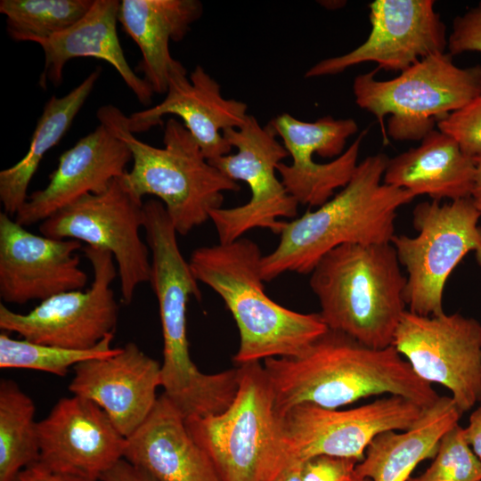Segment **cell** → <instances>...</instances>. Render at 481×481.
<instances>
[{
  "instance_id": "5b68a950",
  "label": "cell",
  "mask_w": 481,
  "mask_h": 481,
  "mask_svg": "<svg viewBox=\"0 0 481 481\" xmlns=\"http://www.w3.org/2000/svg\"><path fill=\"white\" fill-rule=\"evenodd\" d=\"M101 123L109 126L132 153L133 166L120 178L128 191L143 200L159 198L178 234L186 235L210 219L222 208L224 192H239L240 185L214 167L200 146L175 118L165 124L163 147H155L135 136L127 117L107 104L97 111Z\"/></svg>"
},
{
  "instance_id": "30bf717a",
  "label": "cell",
  "mask_w": 481,
  "mask_h": 481,
  "mask_svg": "<svg viewBox=\"0 0 481 481\" xmlns=\"http://www.w3.org/2000/svg\"><path fill=\"white\" fill-rule=\"evenodd\" d=\"M223 134L237 151L209 162L230 179L246 183L251 195L243 205L211 211L219 242H232L254 228L280 234L285 223L280 218L294 219L299 205L276 175L277 166L289 156L287 150L273 131L261 126L252 115L240 127Z\"/></svg>"
},
{
  "instance_id": "74e56055",
  "label": "cell",
  "mask_w": 481,
  "mask_h": 481,
  "mask_svg": "<svg viewBox=\"0 0 481 481\" xmlns=\"http://www.w3.org/2000/svg\"><path fill=\"white\" fill-rule=\"evenodd\" d=\"M473 159L475 162V174L469 197L479 212L481 220V153L477 154Z\"/></svg>"
},
{
  "instance_id": "7a4b0ae2",
  "label": "cell",
  "mask_w": 481,
  "mask_h": 481,
  "mask_svg": "<svg viewBox=\"0 0 481 481\" xmlns=\"http://www.w3.org/2000/svg\"><path fill=\"white\" fill-rule=\"evenodd\" d=\"M388 159L384 153L366 157L339 192L285 222L278 245L263 256L265 281L288 272L308 274L324 255L344 244L389 243L398 209L415 196L383 182Z\"/></svg>"
},
{
  "instance_id": "52a82bcc",
  "label": "cell",
  "mask_w": 481,
  "mask_h": 481,
  "mask_svg": "<svg viewBox=\"0 0 481 481\" xmlns=\"http://www.w3.org/2000/svg\"><path fill=\"white\" fill-rule=\"evenodd\" d=\"M143 230L151 258L150 283L156 295L163 335L160 387L178 407L186 409L208 401L216 391L215 374L201 372L192 362L186 331V306L201 293L189 261L182 255L178 234L163 203H143Z\"/></svg>"
},
{
  "instance_id": "d6986e66",
  "label": "cell",
  "mask_w": 481,
  "mask_h": 481,
  "mask_svg": "<svg viewBox=\"0 0 481 481\" xmlns=\"http://www.w3.org/2000/svg\"><path fill=\"white\" fill-rule=\"evenodd\" d=\"M166 94L157 105L127 117L133 134L148 131L161 125L164 116L175 115L208 161L231 153L232 146L223 133L244 124L249 116L245 102L224 98L220 85L200 65L188 77L180 61L169 73Z\"/></svg>"
},
{
  "instance_id": "7402d4cb",
  "label": "cell",
  "mask_w": 481,
  "mask_h": 481,
  "mask_svg": "<svg viewBox=\"0 0 481 481\" xmlns=\"http://www.w3.org/2000/svg\"><path fill=\"white\" fill-rule=\"evenodd\" d=\"M123 459L158 481H221L185 419L162 394L141 426L126 438Z\"/></svg>"
},
{
  "instance_id": "ba28073f",
  "label": "cell",
  "mask_w": 481,
  "mask_h": 481,
  "mask_svg": "<svg viewBox=\"0 0 481 481\" xmlns=\"http://www.w3.org/2000/svg\"><path fill=\"white\" fill-rule=\"evenodd\" d=\"M452 55L425 57L389 80H378L379 69L356 76L355 103L380 122L387 115V132L396 141H421L438 121L464 107L481 94V65L453 63Z\"/></svg>"
},
{
  "instance_id": "4fadbf2b",
  "label": "cell",
  "mask_w": 481,
  "mask_h": 481,
  "mask_svg": "<svg viewBox=\"0 0 481 481\" xmlns=\"http://www.w3.org/2000/svg\"><path fill=\"white\" fill-rule=\"evenodd\" d=\"M392 346L420 379L447 388L462 414L481 403V330L474 318L406 309Z\"/></svg>"
},
{
  "instance_id": "cb8c5ba5",
  "label": "cell",
  "mask_w": 481,
  "mask_h": 481,
  "mask_svg": "<svg viewBox=\"0 0 481 481\" xmlns=\"http://www.w3.org/2000/svg\"><path fill=\"white\" fill-rule=\"evenodd\" d=\"M202 11L197 0L120 1L118 20L138 45L142 61L136 69L154 93L167 94L169 73L179 62L169 42L183 40Z\"/></svg>"
},
{
  "instance_id": "8d00e7d4",
  "label": "cell",
  "mask_w": 481,
  "mask_h": 481,
  "mask_svg": "<svg viewBox=\"0 0 481 481\" xmlns=\"http://www.w3.org/2000/svg\"><path fill=\"white\" fill-rule=\"evenodd\" d=\"M464 434L476 456L481 461V408L478 406L469 416Z\"/></svg>"
},
{
  "instance_id": "836d02e7",
  "label": "cell",
  "mask_w": 481,
  "mask_h": 481,
  "mask_svg": "<svg viewBox=\"0 0 481 481\" xmlns=\"http://www.w3.org/2000/svg\"><path fill=\"white\" fill-rule=\"evenodd\" d=\"M447 48L452 56L466 52L481 53V2L453 19Z\"/></svg>"
},
{
  "instance_id": "5bb4252c",
  "label": "cell",
  "mask_w": 481,
  "mask_h": 481,
  "mask_svg": "<svg viewBox=\"0 0 481 481\" xmlns=\"http://www.w3.org/2000/svg\"><path fill=\"white\" fill-rule=\"evenodd\" d=\"M279 136L291 158L281 162L277 173L287 192L301 205L319 207L345 187L357 165L363 131L345 150L346 140L357 133L353 118L324 116L314 122L282 113L267 125Z\"/></svg>"
},
{
  "instance_id": "d590c367",
  "label": "cell",
  "mask_w": 481,
  "mask_h": 481,
  "mask_svg": "<svg viewBox=\"0 0 481 481\" xmlns=\"http://www.w3.org/2000/svg\"><path fill=\"white\" fill-rule=\"evenodd\" d=\"M101 481H158L149 472L125 459L118 461L100 478Z\"/></svg>"
},
{
  "instance_id": "8992f818",
  "label": "cell",
  "mask_w": 481,
  "mask_h": 481,
  "mask_svg": "<svg viewBox=\"0 0 481 481\" xmlns=\"http://www.w3.org/2000/svg\"><path fill=\"white\" fill-rule=\"evenodd\" d=\"M239 387L221 413L185 419L221 481H273L294 459L260 362L238 366Z\"/></svg>"
},
{
  "instance_id": "484cf974",
  "label": "cell",
  "mask_w": 481,
  "mask_h": 481,
  "mask_svg": "<svg viewBox=\"0 0 481 481\" xmlns=\"http://www.w3.org/2000/svg\"><path fill=\"white\" fill-rule=\"evenodd\" d=\"M461 415L451 396H439L409 428L379 434L357 463V477L371 481H408L418 464L435 456L441 438L459 423Z\"/></svg>"
},
{
  "instance_id": "9c48e42d",
  "label": "cell",
  "mask_w": 481,
  "mask_h": 481,
  "mask_svg": "<svg viewBox=\"0 0 481 481\" xmlns=\"http://www.w3.org/2000/svg\"><path fill=\"white\" fill-rule=\"evenodd\" d=\"M480 214L470 197L415 206L417 234L395 235L393 245L406 270L404 299L410 312L425 316L443 314L444 285L463 257L474 252L481 265Z\"/></svg>"
},
{
  "instance_id": "3957f363",
  "label": "cell",
  "mask_w": 481,
  "mask_h": 481,
  "mask_svg": "<svg viewBox=\"0 0 481 481\" xmlns=\"http://www.w3.org/2000/svg\"><path fill=\"white\" fill-rule=\"evenodd\" d=\"M263 256L256 242L241 237L197 248L189 260L196 280L223 299L236 322L238 365L298 355L328 330L319 313L288 309L266 295Z\"/></svg>"
},
{
  "instance_id": "277c9868",
  "label": "cell",
  "mask_w": 481,
  "mask_h": 481,
  "mask_svg": "<svg viewBox=\"0 0 481 481\" xmlns=\"http://www.w3.org/2000/svg\"><path fill=\"white\" fill-rule=\"evenodd\" d=\"M309 274L328 329L373 348L392 346L406 310V275L390 242L341 245Z\"/></svg>"
},
{
  "instance_id": "4316f807",
  "label": "cell",
  "mask_w": 481,
  "mask_h": 481,
  "mask_svg": "<svg viewBox=\"0 0 481 481\" xmlns=\"http://www.w3.org/2000/svg\"><path fill=\"white\" fill-rule=\"evenodd\" d=\"M96 69L67 94L52 95L45 102L33 132L29 150L15 165L0 172V200L4 212L14 216L28 199L27 191L39 164L67 133L96 84Z\"/></svg>"
},
{
  "instance_id": "e575fe53",
  "label": "cell",
  "mask_w": 481,
  "mask_h": 481,
  "mask_svg": "<svg viewBox=\"0 0 481 481\" xmlns=\"http://www.w3.org/2000/svg\"><path fill=\"white\" fill-rule=\"evenodd\" d=\"M13 481H98L83 476L52 470L39 461L22 469Z\"/></svg>"
},
{
  "instance_id": "d6a6232c",
  "label": "cell",
  "mask_w": 481,
  "mask_h": 481,
  "mask_svg": "<svg viewBox=\"0 0 481 481\" xmlns=\"http://www.w3.org/2000/svg\"><path fill=\"white\" fill-rule=\"evenodd\" d=\"M356 459L318 455L302 462L303 481H358Z\"/></svg>"
},
{
  "instance_id": "44dd1931",
  "label": "cell",
  "mask_w": 481,
  "mask_h": 481,
  "mask_svg": "<svg viewBox=\"0 0 481 481\" xmlns=\"http://www.w3.org/2000/svg\"><path fill=\"white\" fill-rule=\"evenodd\" d=\"M131 160L126 143L100 122L93 132L61 155L48 184L28 197L14 220L24 227L42 223L81 197L105 191L127 171Z\"/></svg>"
},
{
  "instance_id": "f1b7e54d",
  "label": "cell",
  "mask_w": 481,
  "mask_h": 481,
  "mask_svg": "<svg viewBox=\"0 0 481 481\" xmlns=\"http://www.w3.org/2000/svg\"><path fill=\"white\" fill-rule=\"evenodd\" d=\"M94 0H1L9 36L16 41L36 42L59 34L75 24Z\"/></svg>"
},
{
  "instance_id": "83f0119b",
  "label": "cell",
  "mask_w": 481,
  "mask_h": 481,
  "mask_svg": "<svg viewBox=\"0 0 481 481\" xmlns=\"http://www.w3.org/2000/svg\"><path fill=\"white\" fill-rule=\"evenodd\" d=\"M33 400L12 379L0 382V481H13L39 461Z\"/></svg>"
},
{
  "instance_id": "b9f144b4",
  "label": "cell",
  "mask_w": 481,
  "mask_h": 481,
  "mask_svg": "<svg viewBox=\"0 0 481 481\" xmlns=\"http://www.w3.org/2000/svg\"><path fill=\"white\" fill-rule=\"evenodd\" d=\"M479 407L481 408V403L479 404Z\"/></svg>"
},
{
  "instance_id": "60d3db41",
  "label": "cell",
  "mask_w": 481,
  "mask_h": 481,
  "mask_svg": "<svg viewBox=\"0 0 481 481\" xmlns=\"http://www.w3.org/2000/svg\"><path fill=\"white\" fill-rule=\"evenodd\" d=\"M479 323H480V330H481V321L479 322Z\"/></svg>"
},
{
  "instance_id": "f546056e",
  "label": "cell",
  "mask_w": 481,
  "mask_h": 481,
  "mask_svg": "<svg viewBox=\"0 0 481 481\" xmlns=\"http://www.w3.org/2000/svg\"><path fill=\"white\" fill-rule=\"evenodd\" d=\"M114 334L107 335L96 346L85 350L68 349L15 339L7 332L0 334V368L29 369L64 377L70 367L80 362L113 355L118 347H111Z\"/></svg>"
},
{
  "instance_id": "f35d334b",
  "label": "cell",
  "mask_w": 481,
  "mask_h": 481,
  "mask_svg": "<svg viewBox=\"0 0 481 481\" xmlns=\"http://www.w3.org/2000/svg\"><path fill=\"white\" fill-rule=\"evenodd\" d=\"M273 481H303L302 462L291 461Z\"/></svg>"
},
{
  "instance_id": "6da1fadb",
  "label": "cell",
  "mask_w": 481,
  "mask_h": 481,
  "mask_svg": "<svg viewBox=\"0 0 481 481\" xmlns=\"http://www.w3.org/2000/svg\"><path fill=\"white\" fill-rule=\"evenodd\" d=\"M263 366L281 416L301 404L338 409L386 395L425 408L439 398L393 346L373 348L330 329L299 355L267 358Z\"/></svg>"
},
{
  "instance_id": "8fae6325",
  "label": "cell",
  "mask_w": 481,
  "mask_h": 481,
  "mask_svg": "<svg viewBox=\"0 0 481 481\" xmlns=\"http://www.w3.org/2000/svg\"><path fill=\"white\" fill-rule=\"evenodd\" d=\"M143 202L120 177L100 193H89L61 208L39 225L42 235L71 239L110 252L118 265L121 299L130 304L136 288L150 281L148 245L140 237Z\"/></svg>"
},
{
  "instance_id": "e0dca14e",
  "label": "cell",
  "mask_w": 481,
  "mask_h": 481,
  "mask_svg": "<svg viewBox=\"0 0 481 481\" xmlns=\"http://www.w3.org/2000/svg\"><path fill=\"white\" fill-rule=\"evenodd\" d=\"M80 241L37 235L8 214L0 213V297L5 303L44 301L83 289L87 274L79 267Z\"/></svg>"
},
{
  "instance_id": "4dcf8cb0",
  "label": "cell",
  "mask_w": 481,
  "mask_h": 481,
  "mask_svg": "<svg viewBox=\"0 0 481 481\" xmlns=\"http://www.w3.org/2000/svg\"><path fill=\"white\" fill-rule=\"evenodd\" d=\"M408 481H481V461L469 446L459 423L441 438L434 461Z\"/></svg>"
},
{
  "instance_id": "2e32d148",
  "label": "cell",
  "mask_w": 481,
  "mask_h": 481,
  "mask_svg": "<svg viewBox=\"0 0 481 481\" xmlns=\"http://www.w3.org/2000/svg\"><path fill=\"white\" fill-rule=\"evenodd\" d=\"M369 9L371 31L366 40L345 54L318 61L305 77L337 75L363 62L401 72L447 48L446 26L435 10V1L375 0Z\"/></svg>"
},
{
  "instance_id": "603a6c76",
  "label": "cell",
  "mask_w": 481,
  "mask_h": 481,
  "mask_svg": "<svg viewBox=\"0 0 481 481\" xmlns=\"http://www.w3.org/2000/svg\"><path fill=\"white\" fill-rule=\"evenodd\" d=\"M120 1L94 0L87 12L68 29L45 39L37 40L45 55L39 79L42 88L48 82H62L65 64L74 58L93 57L110 63L138 101L147 105L154 94L147 81L129 66L117 33Z\"/></svg>"
},
{
  "instance_id": "ffe728a7",
  "label": "cell",
  "mask_w": 481,
  "mask_h": 481,
  "mask_svg": "<svg viewBox=\"0 0 481 481\" xmlns=\"http://www.w3.org/2000/svg\"><path fill=\"white\" fill-rule=\"evenodd\" d=\"M160 368L161 363L128 342L111 355L75 365L69 390L100 406L127 438L156 404Z\"/></svg>"
},
{
  "instance_id": "ac0fdd59",
  "label": "cell",
  "mask_w": 481,
  "mask_h": 481,
  "mask_svg": "<svg viewBox=\"0 0 481 481\" xmlns=\"http://www.w3.org/2000/svg\"><path fill=\"white\" fill-rule=\"evenodd\" d=\"M37 434L40 463L94 480L123 459L127 443L100 406L75 395L54 404Z\"/></svg>"
},
{
  "instance_id": "1f68e13d",
  "label": "cell",
  "mask_w": 481,
  "mask_h": 481,
  "mask_svg": "<svg viewBox=\"0 0 481 481\" xmlns=\"http://www.w3.org/2000/svg\"><path fill=\"white\" fill-rule=\"evenodd\" d=\"M436 126L452 136L465 154L474 158L481 153V94L438 121Z\"/></svg>"
},
{
  "instance_id": "9a60e30c",
  "label": "cell",
  "mask_w": 481,
  "mask_h": 481,
  "mask_svg": "<svg viewBox=\"0 0 481 481\" xmlns=\"http://www.w3.org/2000/svg\"><path fill=\"white\" fill-rule=\"evenodd\" d=\"M425 408L403 396L387 395L347 410L301 404L287 411L281 419L294 460L304 462L329 455L361 461L379 434L409 428Z\"/></svg>"
},
{
  "instance_id": "d4e9b609",
  "label": "cell",
  "mask_w": 481,
  "mask_h": 481,
  "mask_svg": "<svg viewBox=\"0 0 481 481\" xmlns=\"http://www.w3.org/2000/svg\"><path fill=\"white\" fill-rule=\"evenodd\" d=\"M475 174L474 159L449 135L434 129L417 147L389 159L383 182L433 200L469 198Z\"/></svg>"
},
{
  "instance_id": "7c38bea8",
  "label": "cell",
  "mask_w": 481,
  "mask_h": 481,
  "mask_svg": "<svg viewBox=\"0 0 481 481\" xmlns=\"http://www.w3.org/2000/svg\"><path fill=\"white\" fill-rule=\"evenodd\" d=\"M82 250L94 271L88 289L57 294L27 314L13 312L1 303L0 329L30 342L76 350L92 348L114 334L118 319V306L110 287L118 276L114 257L89 246Z\"/></svg>"
},
{
  "instance_id": "ab89813d",
  "label": "cell",
  "mask_w": 481,
  "mask_h": 481,
  "mask_svg": "<svg viewBox=\"0 0 481 481\" xmlns=\"http://www.w3.org/2000/svg\"><path fill=\"white\" fill-rule=\"evenodd\" d=\"M358 481H371V480H370V479H368V478H359V480H358Z\"/></svg>"
}]
</instances>
